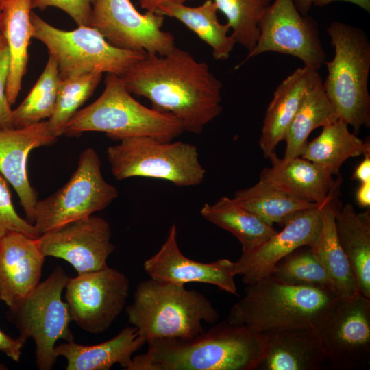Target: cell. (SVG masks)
<instances>
[{
	"label": "cell",
	"instance_id": "obj_1",
	"mask_svg": "<svg viewBox=\"0 0 370 370\" xmlns=\"http://www.w3.org/2000/svg\"><path fill=\"white\" fill-rule=\"evenodd\" d=\"M121 77L131 94L174 115L188 132L201 133L223 110L221 81L208 64L176 46L162 56L146 52Z\"/></svg>",
	"mask_w": 370,
	"mask_h": 370
},
{
	"label": "cell",
	"instance_id": "obj_2",
	"mask_svg": "<svg viewBox=\"0 0 370 370\" xmlns=\"http://www.w3.org/2000/svg\"><path fill=\"white\" fill-rule=\"evenodd\" d=\"M147 343L126 370H257L264 353L262 333L227 321L191 337Z\"/></svg>",
	"mask_w": 370,
	"mask_h": 370
},
{
	"label": "cell",
	"instance_id": "obj_3",
	"mask_svg": "<svg viewBox=\"0 0 370 370\" xmlns=\"http://www.w3.org/2000/svg\"><path fill=\"white\" fill-rule=\"evenodd\" d=\"M338 295L322 286L293 285L270 275L246 285L227 322L257 333L289 329L318 331Z\"/></svg>",
	"mask_w": 370,
	"mask_h": 370
},
{
	"label": "cell",
	"instance_id": "obj_4",
	"mask_svg": "<svg viewBox=\"0 0 370 370\" xmlns=\"http://www.w3.org/2000/svg\"><path fill=\"white\" fill-rule=\"evenodd\" d=\"M125 311L129 322L146 343L197 335L204 331V323H215L219 317L204 294L184 284L151 278L138 284Z\"/></svg>",
	"mask_w": 370,
	"mask_h": 370
},
{
	"label": "cell",
	"instance_id": "obj_5",
	"mask_svg": "<svg viewBox=\"0 0 370 370\" xmlns=\"http://www.w3.org/2000/svg\"><path fill=\"white\" fill-rule=\"evenodd\" d=\"M87 132H104L116 141L148 136L170 142L184 129L182 122L172 114L140 103L131 95L121 77L108 73L102 94L71 117L64 134L79 136Z\"/></svg>",
	"mask_w": 370,
	"mask_h": 370
},
{
	"label": "cell",
	"instance_id": "obj_6",
	"mask_svg": "<svg viewBox=\"0 0 370 370\" xmlns=\"http://www.w3.org/2000/svg\"><path fill=\"white\" fill-rule=\"evenodd\" d=\"M326 31L334 55L324 63L323 86L338 118L356 134L370 125V42L362 29L343 22H332Z\"/></svg>",
	"mask_w": 370,
	"mask_h": 370
},
{
	"label": "cell",
	"instance_id": "obj_7",
	"mask_svg": "<svg viewBox=\"0 0 370 370\" xmlns=\"http://www.w3.org/2000/svg\"><path fill=\"white\" fill-rule=\"evenodd\" d=\"M32 36L42 42L58 67L61 79L90 73L123 76L146 51L118 48L96 29L78 26L66 31L47 23L32 12Z\"/></svg>",
	"mask_w": 370,
	"mask_h": 370
},
{
	"label": "cell",
	"instance_id": "obj_8",
	"mask_svg": "<svg viewBox=\"0 0 370 370\" xmlns=\"http://www.w3.org/2000/svg\"><path fill=\"white\" fill-rule=\"evenodd\" d=\"M69 279L64 269L57 266L25 297L8 307V319L17 328L18 336L34 341L35 363L40 370L53 369L58 340L74 341L67 306L62 298Z\"/></svg>",
	"mask_w": 370,
	"mask_h": 370
},
{
	"label": "cell",
	"instance_id": "obj_9",
	"mask_svg": "<svg viewBox=\"0 0 370 370\" xmlns=\"http://www.w3.org/2000/svg\"><path fill=\"white\" fill-rule=\"evenodd\" d=\"M106 153L112 173L118 180L143 177L192 186L199 185L206 175L197 147L182 141L132 137L110 146Z\"/></svg>",
	"mask_w": 370,
	"mask_h": 370
},
{
	"label": "cell",
	"instance_id": "obj_10",
	"mask_svg": "<svg viewBox=\"0 0 370 370\" xmlns=\"http://www.w3.org/2000/svg\"><path fill=\"white\" fill-rule=\"evenodd\" d=\"M119 195L101 173L97 151L87 147L79 154L69 180L51 195L37 201L34 225L39 234L88 217L108 206Z\"/></svg>",
	"mask_w": 370,
	"mask_h": 370
},
{
	"label": "cell",
	"instance_id": "obj_11",
	"mask_svg": "<svg viewBox=\"0 0 370 370\" xmlns=\"http://www.w3.org/2000/svg\"><path fill=\"white\" fill-rule=\"evenodd\" d=\"M260 34L254 48L236 69L265 52L290 55L304 66L318 71L326 61L319 25L313 17L301 14L293 0H275L259 23Z\"/></svg>",
	"mask_w": 370,
	"mask_h": 370
},
{
	"label": "cell",
	"instance_id": "obj_12",
	"mask_svg": "<svg viewBox=\"0 0 370 370\" xmlns=\"http://www.w3.org/2000/svg\"><path fill=\"white\" fill-rule=\"evenodd\" d=\"M326 365L354 370L370 363V299L360 293L338 297L318 330Z\"/></svg>",
	"mask_w": 370,
	"mask_h": 370
},
{
	"label": "cell",
	"instance_id": "obj_13",
	"mask_svg": "<svg viewBox=\"0 0 370 370\" xmlns=\"http://www.w3.org/2000/svg\"><path fill=\"white\" fill-rule=\"evenodd\" d=\"M129 289L125 274L108 266L69 278L64 297L71 321L88 333L103 332L123 310Z\"/></svg>",
	"mask_w": 370,
	"mask_h": 370
},
{
	"label": "cell",
	"instance_id": "obj_14",
	"mask_svg": "<svg viewBox=\"0 0 370 370\" xmlns=\"http://www.w3.org/2000/svg\"><path fill=\"white\" fill-rule=\"evenodd\" d=\"M164 16L156 12H139L130 0H95L90 26L118 48L168 53L175 38L162 30Z\"/></svg>",
	"mask_w": 370,
	"mask_h": 370
},
{
	"label": "cell",
	"instance_id": "obj_15",
	"mask_svg": "<svg viewBox=\"0 0 370 370\" xmlns=\"http://www.w3.org/2000/svg\"><path fill=\"white\" fill-rule=\"evenodd\" d=\"M111 237L109 223L92 214L45 232L37 241L45 257L63 259L81 274L108 266L115 248Z\"/></svg>",
	"mask_w": 370,
	"mask_h": 370
},
{
	"label": "cell",
	"instance_id": "obj_16",
	"mask_svg": "<svg viewBox=\"0 0 370 370\" xmlns=\"http://www.w3.org/2000/svg\"><path fill=\"white\" fill-rule=\"evenodd\" d=\"M321 206L299 212L264 243L241 253L234 263L245 285L270 276L277 262L294 250L313 245L321 225Z\"/></svg>",
	"mask_w": 370,
	"mask_h": 370
},
{
	"label": "cell",
	"instance_id": "obj_17",
	"mask_svg": "<svg viewBox=\"0 0 370 370\" xmlns=\"http://www.w3.org/2000/svg\"><path fill=\"white\" fill-rule=\"evenodd\" d=\"M177 236L176 225L173 224L160 249L144 262V269L151 278L184 285L188 282L205 283L238 295L234 262L225 258L209 263L193 260L182 253Z\"/></svg>",
	"mask_w": 370,
	"mask_h": 370
},
{
	"label": "cell",
	"instance_id": "obj_18",
	"mask_svg": "<svg viewBox=\"0 0 370 370\" xmlns=\"http://www.w3.org/2000/svg\"><path fill=\"white\" fill-rule=\"evenodd\" d=\"M56 139L47 121L19 128L0 129V174L13 186L27 220L32 224L38 193L27 177V158L33 149L51 145Z\"/></svg>",
	"mask_w": 370,
	"mask_h": 370
},
{
	"label": "cell",
	"instance_id": "obj_19",
	"mask_svg": "<svg viewBox=\"0 0 370 370\" xmlns=\"http://www.w3.org/2000/svg\"><path fill=\"white\" fill-rule=\"evenodd\" d=\"M45 258L37 238L17 232L0 238V300L8 307L40 282Z\"/></svg>",
	"mask_w": 370,
	"mask_h": 370
},
{
	"label": "cell",
	"instance_id": "obj_20",
	"mask_svg": "<svg viewBox=\"0 0 370 370\" xmlns=\"http://www.w3.org/2000/svg\"><path fill=\"white\" fill-rule=\"evenodd\" d=\"M269 159L271 166L262 170L260 180L299 199L321 206L341 185L326 169L301 156L284 160L275 153Z\"/></svg>",
	"mask_w": 370,
	"mask_h": 370
},
{
	"label": "cell",
	"instance_id": "obj_21",
	"mask_svg": "<svg viewBox=\"0 0 370 370\" xmlns=\"http://www.w3.org/2000/svg\"><path fill=\"white\" fill-rule=\"evenodd\" d=\"M264 353L257 370H322L327 367L318 331L289 329L262 333Z\"/></svg>",
	"mask_w": 370,
	"mask_h": 370
},
{
	"label": "cell",
	"instance_id": "obj_22",
	"mask_svg": "<svg viewBox=\"0 0 370 370\" xmlns=\"http://www.w3.org/2000/svg\"><path fill=\"white\" fill-rule=\"evenodd\" d=\"M318 71L306 66L296 69L276 88L264 115L259 145L264 158L276 153L303 97Z\"/></svg>",
	"mask_w": 370,
	"mask_h": 370
},
{
	"label": "cell",
	"instance_id": "obj_23",
	"mask_svg": "<svg viewBox=\"0 0 370 370\" xmlns=\"http://www.w3.org/2000/svg\"><path fill=\"white\" fill-rule=\"evenodd\" d=\"M145 343L134 326H126L99 344L84 345L71 341L56 345L55 354L66 358V370H109L115 364L126 370L134 354Z\"/></svg>",
	"mask_w": 370,
	"mask_h": 370
},
{
	"label": "cell",
	"instance_id": "obj_24",
	"mask_svg": "<svg viewBox=\"0 0 370 370\" xmlns=\"http://www.w3.org/2000/svg\"><path fill=\"white\" fill-rule=\"evenodd\" d=\"M32 0H0L1 32L10 52V70L5 94L9 104L15 103L26 73L28 47L32 36Z\"/></svg>",
	"mask_w": 370,
	"mask_h": 370
},
{
	"label": "cell",
	"instance_id": "obj_25",
	"mask_svg": "<svg viewBox=\"0 0 370 370\" xmlns=\"http://www.w3.org/2000/svg\"><path fill=\"white\" fill-rule=\"evenodd\" d=\"M339 186L321 206V225L312 250L331 278L339 297H350L358 293L352 269L340 245L336 215L341 208L338 199Z\"/></svg>",
	"mask_w": 370,
	"mask_h": 370
},
{
	"label": "cell",
	"instance_id": "obj_26",
	"mask_svg": "<svg viewBox=\"0 0 370 370\" xmlns=\"http://www.w3.org/2000/svg\"><path fill=\"white\" fill-rule=\"evenodd\" d=\"M337 236L352 269L358 291L370 299V210L357 212L352 204L337 212Z\"/></svg>",
	"mask_w": 370,
	"mask_h": 370
},
{
	"label": "cell",
	"instance_id": "obj_27",
	"mask_svg": "<svg viewBox=\"0 0 370 370\" xmlns=\"http://www.w3.org/2000/svg\"><path fill=\"white\" fill-rule=\"evenodd\" d=\"M338 114L326 95L318 72L308 87L286 131L284 160L300 157L310 133L338 120Z\"/></svg>",
	"mask_w": 370,
	"mask_h": 370
},
{
	"label": "cell",
	"instance_id": "obj_28",
	"mask_svg": "<svg viewBox=\"0 0 370 370\" xmlns=\"http://www.w3.org/2000/svg\"><path fill=\"white\" fill-rule=\"evenodd\" d=\"M217 11L212 0H206L196 7L179 3H164L158 6L155 12L180 21L210 47L215 60H225L236 43L231 34L228 35L229 25L219 21Z\"/></svg>",
	"mask_w": 370,
	"mask_h": 370
},
{
	"label": "cell",
	"instance_id": "obj_29",
	"mask_svg": "<svg viewBox=\"0 0 370 370\" xmlns=\"http://www.w3.org/2000/svg\"><path fill=\"white\" fill-rule=\"evenodd\" d=\"M367 153H370V142L351 132L349 125L338 119L322 127L321 134L308 142L301 157L338 175L347 159Z\"/></svg>",
	"mask_w": 370,
	"mask_h": 370
},
{
	"label": "cell",
	"instance_id": "obj_30",
	"mask_svg": "<svg viewBox=\"0 0 370 370\" xmlns=\"http://www.w3.org/2000/svg\"><path fill=\"white\" fill-rule=\"evenodd\" d=\"M200 212L206 221L234 236L241 245L242 253L257 248L278 232L227 197L212 204L206 203Z\"/></svg>",
	"mask_w": 370,
	"mask_h": 370
},
{
	"label": "cell",
	"instance_id": "obj_31",
	"mask_svg": "<svg viewBox=\"0 0 370 370\" xmlns=\"http://www.w3.org/2000/svg\"><path fill=\"white\" fill-rule=\"evenodd\" d=\"M232 198L271 226L275 223L284 226L299 212L319 206L284 193L260 180L252 186L237 190Z\"/></svg>",
	"mask_w": 370,
	"mask_h": 370
},
{
	"label": "cell",
	"instance_id": "obj_32",
	"mask_svg": "<svg viewBox=\"0 0 370 370\" xmlns=\"http://www.w3.org/2000/svg\"><path fill=\"white\" fill-rule=\"evenodd\" d=\"M60 82L58 64L49 55L38 81L23 101L12 110L13 127H23L49 119L56 107Z\"/></svg>",
	"mask_w": 370,
	"mask_h": 370
},
{
	"label": "cell",
	"instance_id": "obj_33",
	"mask_svg": "<svg viewBox=\"0 0 370 370\" xmlns=\"http://www.w3.org/2000/svg\"><path fill=\"white\" fill-rule=\"evenodd\" d=\"M212 1L225 16L236 43L251 51L259 37V23L271 0Z\"/></svg>",
	"mask_w": 370,
	"mask_h": 370
},
{
	"label": "cell",
	"instance_id": "obj_34",
	"mask_svg": "<svg viewBox=\"0 0 370 370\" xmlns=\"http://www.w3.org/2000/svg\"><path fill=\"white\" fill-rule=\"evenodd\" d=\"M102 73H90L60 79L56 107L48 124L52 134H64L66 123L79 108L92 95Z\"/></svg>",
	"mask_w": 370,
	"mask_h": 370
},
{
	"label": "cell",
	"instance_id": "obj_35",
	"mask_svg": "<svg viewBox=\"0 0 370 370\" xmlns=\"http://www.w3.org/2000/svg\"><path fill=\"white\" fill-rule=\"evenodd\" d=\"M302 248L294 250L278 261L271 275L286 284L322 286L336 293L331 278L312 248Z\"/></svg>",
	"mask_w": 370,
	"mask_h": 370
},
{
	"label": "cell",
	"instance_id": "obj_36",
	"mask_svg": "<svg viewBox=\"0 0 370 370\" xmlns=\"http://www.w3.org/2000/svg\"><path fill=\"white\" fill-rule=\"evenodd\" d=\"M12 232H21L33 238L40 236L35 225L16 211L7 180L0 174V238Z\"/></svg>",
	"mask_w": 370,
	"mask_h": 370
},
{
	"label": "cell",
	"instance_id": "obj_37",
	"mask_svg": "<svg viewBox=\"0 0 370 370\" xmlns=\"http://www.w3.org/2000/svg\"><path fill=\"white\" fill-rule=\"evenodd\" d=\"M95 0H32V8L40 10L49 7L59 8L69 15L78 26H90Z\"/></svg>",
	"mask_w": 370,
	"mask_h": 370
},
{
	"label": "cell",
	"instance_id": "obj_38",
	"mask_svg": "<svg viewBox=\"0 0 370 370\" xmlns=\"http://www.w3.org/2000/svg\"><path fill=\"white\" fill-rule=\"evenodd\" d=\"M10 70V52L7 41L0 34V129L12 128V109L9 104L6 94V84Z\"/></svg>",
	"mask_w": 370,
	"mask_h": 370
},
{
	"label": "cell",
	"instance_id": "obj_39",
	"mask_svg": "<svg viewBox=\"0 0 370 370\" xmlns=\"http://www.w3.org/2000/svg\"><path fill=\"white\" fill-rule=\"evenodd\" d=\"M26 341L18 336L13 338L0 329V352L5 354L14 362H19L22 349Z\"/></svg>",
	"mask_w": 370,
	"mask_h": 370
},
{
	"label": "cell",
	"instance_id": "obj_40",
	"mask_svg": "<svg viewBox=\"0 0 370 370\" xmlns=\"http://www.w3.org/2000/svg\"><path fill=\"white\" fill-rule=\"evenodd\" d=\"M363 160L356 167L351 179L360 182L370 181V153L365 154Z\"/></svg>",
	"mask_w": 370,
	"mask_h": 370
},
{
	"label": "cell",
	"instance_id": "obj_41",
	"mask_svg": "<svg viewBox=\"0 0 370 370\" xmlns=\"http://www.w3.org/2000/svg\"><path fill=\"white\" fill-rule=\"evenodd\" d=\"M357 204L362 208H369L370 206V181L360 182L356 193Z\"/></svg>",
	"mask_w": 370,
	"mask_h": 370
},
{
	"label": "cell",
	"instance_id": "obj_42",
	"mask_svg": "<svg viewBox=\"0 0 370 370\" xmlns=\"http://www.w3.org/2000/svg\"><path fill=\"white\" fill-rule=\"evenodd\" d=\"M345 1L353 3L367 12H370V0H312V5L323 7L334 1Z\"/></svg>",
	"mask_w": 370,
	"mask_h": 370
},
{
	"label": "cell",
	"instance_id": "obj_43",
	"mask_svg": "<svg viewBox=\"0 0 370 370\" xmlns=\"http://www.w3.org/2000/svg\"><path fill=\"white\" fill-rule=\"evenodd\" d=\"M186 1L188 0H138L141 8L150 12H155L158 6L164 3H184Z\"/></svg>",
	"mask_w": 370,
	"mask_h": 370
},
{
	"label": "cell",
	"instance_id": "obj_44",
	"mask_svg": "<svg viewBox=\"0 0 370 370\" xmlns=\"http://www.w3.org/2000/svg\"><path fill=\"white\" fill-rule=\"evenodd\" d=\"M293 1L299 12L303 15H307L312 6V0H293Z\"/></svg>",
	"mask_w": 370,
	"mask_h": 370
},
{
	"label": "cell",
	"instance_id": "obj_45",
	"mask_svg": "<svg viewBox=\"0 0 370 370\" xmlns=\"http://www.w3.org/2000/svg\"><path fill=\"white\" fill-rule=\"evenodd\" d=\"M8 368L6 365L0 362V370H7Z\"/></svg>",
	"mask_w": 370,
	"mask_h": 370
},
{
	"label": "cell",
	"instance_id": "obj_46",
	"mask_svg": "<svg viewBox=\"0 0 370 370\" xmlns=\"http://www.w3.org/2000/svg\"><path fill=\"white\" fill-rule=\"evenodd\" d=\"M0 34H1V25H0Z\"/></svg>",
	"mask_w": 370,
	"mask_h": 370
}]
</instances>
